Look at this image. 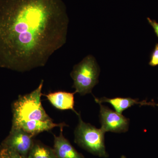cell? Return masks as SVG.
Returning <instances> with one entry per match:
<instances>
[{"instance_id": "obj_6", "label": "cell", "mask_w": 158, "mask_h": 158, "mask_svg": "<svg viewBox=\"0 0 158 158\" xmlns=\"http://www.w3.org/2000/svg\"><path fill=\"white\" fill-rule=\"evenodd\" d=\"M99 104L100 107L99 119L101 124V129L103 131L117 133L127 131L129 126V118L101 104Z\"/></svg>"}, {"instance_id": "obj_13", "label": "cell", "mask_w": 158, "mask_h": 158, "mask_svg": "<svg viewBox=\"0 0 158 158\" xmlns=\"http://www.w3.org/2000/svg\"><path fill=\"white\" fill-rule=\"evenodd\" d=\"M147 19L149 24L152 27L154 30L155 33L158 38V23L155 20L151 19L149 18H147Z\"/></svg>"}, {"instance_id": "obj_15", "label": "cell", "mask_w": 158, "mask_h": 158, "mask_svg": "<svg viewBox=\"0 0 158 158\" xmlns=\"http://www.w3.org/2000/svg\"><path fill=\"white\" fill-rule=\"evenodd\" d=\"M156 106L158 107V104H156Z\"/></svg>"}, {"instance_id": "obj_12", "label": "cell", "mask_w": 158, "mask_h": 158, "mask_svg": "<svg viewBox=\"0 0 158 158\" xmlns=\"http://www.w3.org/2000/svg\"><path fill=\"white\" fill-rule=\"evenodd\" d=\"M150 61L148 64L152 67L158 65V43H156L150 56Z\"/></svg>"}, {"instance_id": "obj_9", "label": "cell", "mask_w": 158, "mask_h": 158, "mask_svg": "<svg viewBox=\"0 0 158 158\" xmlns=\"http://www.w3.org/2000/svg\"><path fill=\"white\" fill-rule=\"evenodd\" d=\"M65 91H58L43 94L54 107L61 110H72L77 115L79 114L74 109V94Z\"/></svg>"}, {"instance_id": "obj_5", "label": "cell", "mask_w": 158, "mask_h": 158, "mask_svg": "<svg viewBox=\"0 0 158 158\" xmlns=\"http://www.w3.org/2000/svg\"><path fill=\"white\" fill-rule=\"evenodd\" d=\"M34 136L19 127H11L9 135L0 146L14 151L26 158L33 147Z\"/></svg>"}, {"instance_id": "obj_14", "label": "cell", "mask_w": 158, "mask_h": 158, "mask_svg": "<svg viewBox=\"0 0 158 158\" xmlns=\"http://www.w3.org/2000/svg\"><path fill=\"white\" fill-rule=\"evenodd\" d=\"M120 158H126V157H125L124 156H122Z\"/></svg>"}, {"instance_id": "obj_8", "label": "cell", "mask_w": 158, "mask_h": 158, "mask_svg": "<svg viewBox=\"0 0 158 158\" xmlns=\"http://www.w3.org/2000/svg\"><path fill=\"white\" fill-rule=\"evenodd\" d=\"M64 126L60 127V135H54V148L58 158H85L73 147L69 141L65 138L63 135V128Z\"/></svg>"}, {"instance_id": "obj_7", "label": "cell", "mask_w": 158, "mask_h": 158, "mask_svg": "<svg viewBox=\"0 0 158 158\" xmlns=\"http://www.w3.org/2000/svg\"><path fill=\"white\" fill-rule=\"evenodd\" d=\"M94 100L96 103L101 104L103 102H107L110 103L115 111L119 114H122L123 112L128 109L135 105L138 104L141 106H155L156 104L154 102H148L146 100L139 101L138 99H133L131 98L117 97L115 98H107L102 97L101 98H97L94 97Z\"/></svg>"}, {"instance_id": "obj_4", "label": "cell", "mask_w": 158, "mask_h": 158, "mask_svg": "<svg viewBox=\"0 0 158 158\" xmlns=\"http://www.w3.org/2000/svg\"><path fill=\"white\" fill-rule=\"evenodd\" d=\"M99 67L96 59L91 55L85 57L73 66L70 76L73 81V88L76 93L85 95L91 93L94 86L98 83Z\"/></svg>"}, {"instance_id": "obj_2", "label": "cell", "mask_w": 158, "mask_h": 158, "mask_svg": "<svg viewBox=\"0 0 158 158\" xmlns=\"http://www.w3.org/2000/svg\"><path fill=\"white\" fill-rule=\"evenodd\" d=\"M43 83L42 80L35 90L20 95L12 105V127L20 128L34 137L64 125V123H54L44 109L41 101Z\"/></svg>"}, {"instance_id": "obj_3", "label": "cell", "mask_w": 158, "mask_h": 158, "mask_svg": "<svg viewBox=\"0 0 158 158\" xmlns=\"http://www.w3.org/2000/svg\"><path fill=\"white\" fill-rule=\"evenodd\" d=\"M77 116L79 123L74 131V142L94 155L107 158L109 155L105 146V132L83 121L79 113Z\"/></svg>"}, {"instance_id": "obj_11", "label": "cell", "mask_w": 158, "mask_h": 158, "mask_svg": "<svg viewBox=\"0 0 158 158\" xmlns=\"http://www.w3.org/2000/svg\"><path fill=\"white\" fill-rule=\"evenodd\" d=\"M0 158H26L12 150L0 146Z\"/></svg>"}, {"instance_id": "obj_10", "label": "cell", "mask_w": 158, "mask_h": 158, "mask_svg": "<svg viewBox=\"0 0 158 158\" xmlns=\"http://www.w3.org/2000/svg\"><path fill=\"white\" fill-rule=\"evenodd\" d=\"M28 158H58L53 148L39 141H34Z\"/></svg>"}, {"instance_id": "obj_1", "label": "cell", "mask_w": 158, "mask_h": 158, "mask_svg": "<svg viewBox=\"0 0 158 158\" xmlns=\"http://www.w3.org/2000/svg\"><path fill=\"white\" fill-rule=\"evenodd\" d=\"M68 23L62 0H0V68L44 66L66 43Z\"/></svg>"}]
</instances>
